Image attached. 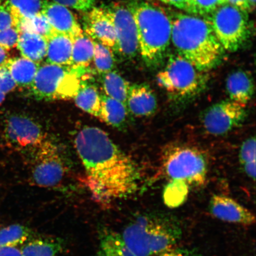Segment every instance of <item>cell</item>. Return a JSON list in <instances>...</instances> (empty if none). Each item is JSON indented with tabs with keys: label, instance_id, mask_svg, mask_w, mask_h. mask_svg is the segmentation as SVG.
<instances>
[{
	"label": "cell",
	"instance_id": "cell-20",
	"mask_svg": "<svg viewBox=\"0 0 256 256\" xmlns=\"http://www.w3.org/2000/svg\"><path fill=\"white\" fill-rule=\"evenodd\" d=\"M101 110L99 119L114 128L126 126L130 112L126 105L106 94L101 95Z\"/></svg>",
	"mask_w": 256,
	"mask_h": 256
},
{
	"label": "cell",
	"instance_id": "cell-42",
	"mask_svg": "<svg viewBox=\"0 0 256 256\" xmlns=\"http://www.w3.org/2000/svg\"><path fill=\"white\" fill-rule=\"evenodd\" d=\"M8 51L0 46V67L5 66L8 60Z\"/></svg>",
	"mask_w": 256,
	"mask_h": 256
},
{
	"label": "cell",
	"instance_id": "cell-18",
	"mask_svg": "<svg viewBox=\"0 0 256 256\" xmlns=\"http://www.w3.org/2000/svg\"><path fill=\"white\" fill-rule=\"evenodd\" d=\"M65 242L52 236H31L20 249L22 256H62L65 251Z\"/></svg>",
	"mask_w": 256,
	"mask_h": 256
},
{
	"label": "cell",
	"instance_id": "cell-7",
	"mask_svg": "<svg viewBox=\"0 0 256 256\" xmlns=\"http://www.w3.org/2000/svg\"><path fill=\"white\" fill-rule=\"evenodd\" d=\"M162 165L171 180L184 181L190 186H199L206 181L207 160L194 147L176 144L168 146L162 152Z\"/></svg>",
	"mask_w": 256,
	"mask_h": 256
},
{
	"label": "cell",
	"instance_id": "cell-46",
	"mask_svg": "<svg viewBox=\"0 0 256 256\" xmlns=\"http://www.w3.org/2000/svg\"><path fill=\"white\" fill-rule=\"evenodd\" d=\"M2 2V0H0V4H1Z\"/></svg>",
	"mask_w": 256,
	"mask_h": 256
},
{
	"label": "cell",
	"instance_id": "cell-44",
	"mask_svg": "<svg viewBox=\"0 0 256 256\" xmlns=\"http://www.w3.org/2000/svg\"><path fill=\"white\" fill-rule=\"evenodd\" d=\"M248 2L252 10H254L255 8L256 0H248Z\"/></svg>",
	"mask_w": 256,
	"mask_h": 256
},
{
	"label": "cell",
	"instance_id": "cell-33",
	"mask_svg": "<svg viewBox=\"0 0 256 256\" xmlns=\"http://www.w3.org/2000/svg\"><path fill=\"white\" fill-rule=\"evenodd\" d=\"M256 138H249L243 142L239 153L240 162L242 167L249 164H256Z\"/></svg>",
	"mask_w": 256,
	"mask_h": 256
},
{
	"label": "cell",
	"instance_id": "cell-23",
	"mask_svg": "<svg viewBox=\"0 0 256 256\" xmlns=\"http://www.w3.org/2000/svg\"><path fill=\"white\" fill-rule=\"evenodd\" d=\"M98 256H136L124 242L121 235L110 229L101 230Z\"/></svg>",
	"mask_w": 256,
	"mask_h": 256
},
{
	"label": "cell",
	"instance_id": "cell-15",
	"mask_svg": "<svg viewBox=\"0 0 256 256\" xmlns=\"http://www.w3.org/2000/svg\"><path fill=\"white\" fill-rule=\"evenodd\" d=\"M86 20V31L92 39L108 47L114 48L116 32L106 9L92 8Z\"/></svg>",
	"mask_w": 256,
	"mask_h": 256
},
{
	"label": "cell",
	"instance_id": "cell-27",
	"mask_svg": "<svg viewBox=\"0 0 256 256\" xmlns=\"http://www.w3.org/2000/svg\"><path fill=\"white\" fill-rule=\"evenodd\" d=\"M32 236L28 226L12 224L0 229V248H16L24 244Z\"/></svg>",
	"mask_w": 256,
	"mask_h": 256
},
{
	"label": "cell",
	"instance_id": "cell-1",
	"mask_svg": "<svg viewBox=\"0 0 256 256\" xmlns=\"http://www.w3.org/2000/svg\"><path fill=\"white\" fill-rule=\"evenodd\" d=\"M88 186L96 198L110 202L132 194L140 174L136 163L98 127L82 128L74 138Z\"/></svg>",
	"mask_w": 256,
	"mask_h": 256
},
{
	"label": "cell",
	"instance_id": "cell-8",
	"mask_svg": "<svg viewBox=\"0 0 256 256\" xmlns=\"http://www.w3.org/2000/svg\"><path fill=\"white\" fill-rule=\"evenodd\" d=\"M208 20L224 50L236 52L250 34L248 12L226 3L211 12Z\"/></svg>",
	"mask_w": 256,
	"mask_h": 256
},
{
	"label": "cell",
	"instance_id": "cell-29",
	"mask_svg": "<svg viewBox=\"0 0 256 256\" xmlns=\"http://www.w3.org/2000/svg\"><path fill=\"white\" fill-rule=\"evenodd\" d=\"M190 187L184 181L171 180L163 192V200L166 206L170 208L181 206L187 200Z\"/></svg>",
	"mask_w": 256,
	"mask_h": 256
},
{
	"label": "cell",
	"instance_id": "cell-13",
	"mask_svg": "<svg viewBox=\"0 0 256 256\" xmlns=\"http://www.w3.org/2000/svg\"><path fill=\"white\" fill-rule=\"evenodd\" d=\"M210 213L222 222L251 226L256 223V217L247 208L238 201L224 195L214 194L209 203Z\"/></svg>",
	"mask_w": 256,
	"mask_h": 256
},
{
	"label": "cell",
	"instance_id": "cell-32",
	"mask_svg": "<svg viewBox=\"0 0 256 256\" xmlns=\"http://www.w3.org/2000/svg\"><path fill=\"white\" fill-rule=\"evenodd\" d=\"M220 5V0H186L185 11L192 14L209 15Z\"/></svg>",
	"mask_w": 256,
	"mask_h": 256
},
{
	"label": "cell",
	"instance_id": "cell-26",
	"mask_svg": "<svg viewBox=\"0 0 256 256\" xmlns=\"http://www.w3.org/2000/svg\"><path fill=\"white\" fill-rule=\"evenodd\" d=\"M102 75V84L105 94L126 104L130 83L113 70Z\"/></svg>",
	"mask_w": 256,
	"mask_h": 256
},
{
	"label": "cell",
	"instance_id": "cell-5",
	"mask_svg": "<svg viewBox=\"0 0 256 256\" xmlns=\"http://www.w3.org/2000/svg\"><path fill=\"white\" fill-rule=\"evenodd\" d=\"M86 68L48 63L38 68L30 88L32 94L38 100L74 98L86 79Z\"/></svg>",
	"mask_w": 256,
	"mask_h": 256
},
{
	"label": "cell",
	"instance_id": "cell-9",
	"mask_svg": "<svg viewBox=\"0 0 256 256\" xmlns=\"http://www.w3.org/2000/svg\"><path fill=\"white\" fill-rule=\"evenodd\" d=\"M31 152L34 183L46 188L59 184L65 176L66 168L56 144L46 138Z\"/></svg>",
	"mask_w": 256,
	"mask_h": 256
},
{
	"label": "cell",
	"instance_id": "cell-21",
	"mask_svg": "<svg viewBox=\"0 0 256 256\" xmlns=\"http://www.w3.org/2000/svg\"><path fill=\"white\" fill-rule=\"evenodd\" d=\"M17 46L22 57L34 62L38 63L46 57L47 40L40 34L20 32Z\"/></svg>",
	"mask_w": 256,
	"mask_h": 256
},
{
	"label": "cell",
	"instance_id": "cell-10",
	"mask_svg": "<svg viewBox=\"0 0 256 256\" xmlns=\"http://www.w3.org/2000/svg\"><path fill=\"white\" fill-rule=\"evenodd\" d=\"M6 142L18 151L32 152L46 138L42 128L30 116L12 114L6 118L4 126Z\"/></svg>",
	"mask_w": 256,
	"mask_h": 256
},
{
	"label": "cell",
	"instance_id": "cell-35",
	"mask_svg": "<svg viewBox=\"0 0 256 256\" xmlns=\"http://www.w3.org/2000/svg\"><path fill=\"white\" fill-rule=\"evenodd\" d=\"M16 86L8 66L5 65L0 67V92L7 94L14 90Z\"/></svg>",
	"mask_w": 256,
	"mask_h": 256
},
{
	"label": "cell",
	"instance_id": "cell-17",
	"mask_svg": "<svg viewBox=\"0 0 256 256\" xmlns=\"http://www.w3.org/2000/svg\"><path fill=\"white\" fill-rule=\"evenodd\" d=\"M226 90L230 100L246 107L254 94V84L251 74L238 70L228 76L226 80Z\"/></svg>",
	"mask_w": 256,
	"mask_h": 256
},
{
	"label": "cell",
	"instance_id": "cell-40",
	"mask_svg": "<svg viewBox=\"0 0 256 256\" xmlns=\"http://www.w3.org/2000/svg\"><path fill=\"white\" fill-rule=\"evenodd\" d=\"M0 256H22L17 248H0Z\"/></svg>",
	"mask_w": 256,
	"mask_h": 256
},
{
	"label": "cell",
	"instance_id": "cell-37",
	"mask_svg": "<svg viewBox=\"0 0 256 256\" xmlns=\"http://www.w3.org/2000/svg\"><path fill=\"white\" fill-rule=\"evenodd\" d=\"M15 27L14 17L7 2L0 4V31Z\"/></svg>",
	"mask_w": 256,
	"mask_h": 256
},
{
	"label": "cell",
	"instance_id": "cell-45",
	"mask_svg": "<svg viewBox=\"0 0 256 256\" xmlns=\"http://www.w3.org/2000/svg\"><path fill=\"white\" fill-rule=\"evenodd\" d=\"M226 0H220V5L226 4Z\"/></svg>",
	"mask_w": 256,
	"mask_h": 256
},
{
	"label": "cell",
	"instance_id": "cell-39",
	"mask_svg": "<svg viewBox=\"0 0 256 256\" xmlns=\"http://www.w3.org/2000/svg\"><path fill=\"white\" fill-rule=\"evenodd\" d=\"M226 3L242 10V11L248 12L252 10L248 0H226Z\"/></svg>",
	"mask_w": 256,
	"mask_h": 256
},
{
	"label": "cell",
	"instance_id": "cell-11",
	"mask_svg": "<svg viewBox=\"0 0 256 256\" xmlns=\"http://www.w3.org/2000/svg\"><path fill=\"white\" fill-rule=\"evenodd\" d=\"M246 117V107L228 99L207 108L202 116V122L208 134L220 136L241 126Z\"/></svg>",
	"mask_w": 256,
	"mask_h": 256
},
{
	"label": "cell",
	"instance_id": "cell-28",
	"mask_svg": "<svg viewBox=\"0 0 256 256\" xmlns=\"http://www.w3.org/2000/svg\"><path fill=\"white\" fill-rule=\"evenodd\" d=\"M6 2L14 17L15 28L22 20L39 14L43 4L41 0H8Z\"/></svg>",
	"mask_w": 256,
	"mask_h": 256
},
{
	"label": "cell",
	"instance_id": "cell-30",
	"mask_svg": "<svg viewBox=\"0 0 256 256\" xmlns=\"http://www.w3.org/2000/svg\"><path fill=\"white\" fill-rule=\"evenodd\" d=\"M16 28L19 32H28L36 34L46 38V40L54 32L49 22L41 12L33 17L24 19L20 22Z\"/></svg>",
	"mask_w": 256,
	"mask_h": 256
},
{
	"label": "cell",
	"instance_id": "cell-14",
	"mask_svg": "<svg viewBox=\"0 0 256 256\" xmlns=\"http://www.w3.org/2000/svg\"><path fill=\"white\" fill-rule=\"evenodd\" d=\"M41 12L56 33L66 35L72 40L83 33L74 16L65 6L53 2H44Z\"/></svg>",
	"mask_w": 256,
	"mask_h": 256
},
{
	"label": "cell",
	"instance_id": "cell-34",
	"mask_svg": "<svg viewBox=\"0 0 256 256\" xmlns=\"http://www.w3.org/2000/svg\"><path fill=\"white\" fill-rule=\"evenodd\" d=\"M20 32L18 28L12 27L0 31V46L8 51L17 46Z\"/></svg>",
	"mask_w": 256,
	"mask_h": 256
},
{
	"label": "cell",
	"instance_id": "cell-24",
	"mask_svg": "<svg viewBox=\"0 0 256 256\" xmlns=\"http://www.w3.org/2000/svg\"><path fill=\"white\" fill-rule=\"evenodd\" d=\"M74 99L81 110L98 118L101 110V95L97 87L88 82L87 78L83 80L78 94Z\"/></svg>",
	"mask_w": 256,
	"mask_h": 256
},
{
	"label": "cell",
	"instance_id": "cell-38",
	"mask_svg": "<svg viewBox=\"0 0 256 256\" xmlns=\"http://www.w3.org/2000/svg\"><path fill=\"white\" fill-rule=\"evenodd\" d=\"M154 256H201V255L194 249L172 248Z\"/></svg>",
	"mask_w": 256,
	"mask_h": 256
},
{
	"label": "cell",
	"instance_id": "cell-6",
	"mask_svg": "<svg viewBox=\"0 0 256 256\" xmlns=\"http://www.w3.org/2000/svg\"><path fill=\"white\" fill-rule=\"evenodd\" d=\"M199 70L184 58L170 56L167 65L158 76V84L170 98L179 103L192 100L206 88V80Z\"/></svg>",
	"mask_w": 256,
	"mask_h": 256
},
{
	"label": "cell",
	"instance_id": "cell-25",
	"mask_svg": "<svg viewBox=\"0 0 256 256\" xmlns=\"http://www.w3.org/2000/svg\"><path fill=\"white\" fill-rule=\"evenodd\" d=\"M94 42L82 34L73 40L72 66L86 68L94 59Z\"/></svg>",
	"mask_w": 256,
	"mask_h": 256
},
{
	"label": "cell",
	"instance_id": "cell-4",
	"mask_svg": "<svg viewBox=\"0 0 256 256\" xmlns=\"http://www.w3.org/2000/svg\"><path fill=\"white\" fill-rule=\"evenodd\" d=\"M130 10L136 22L139 50L144 62L148 66H158L170 43V18L161 8L148 2L136 3Z\"/></svg>",
	"mask_w": 256,
	"mask_h": 256
},
{
	"label": "cell",
	"instance_id": "cell-12",
	"mask_svg": "<svg viewBox=\"0 0 256 256\" xmlns=\"http://www.w3.org/2000/svg\"><path fill=\"white\" fill-rule=\"evenodd\" d=\"M107 10L116 32L114 50L127 59L132 58L139 50L136 22L132 12L129 8L120 5L112 6Z\"/></svg>",
	"mask_w": 256,
	"mask_h": 256
},
{
	"label": "cell",
	"instance_id": "cell-41",
	"mask_svg": "<svg viewBox=\"0 0 256 256\" xmlns=\"http://www.w3.org/2000/svg\"><path fill=\"white\" fill-rule=\"evenodd\" d=\"M160 1L184 10L186 5V0H160Z\"/></svg>",
	"mask_w": 256,
	"mask_h": 256
},
{
	"label": "cell",
	"instance_id": "cell-43",
	"mask_svg": "<svg viewBox=\"0 0 256 256\" xmlns=\"http://www.w3.org/2000/svg\"><path fill=\"white\" fill-rule=\"evenodd\" d=\"M6 94H3L2 92H0V106H1L3 102H4L6 98Z\"/></svg>",
	"mask_w": 256,
	"mask_h": 256
},
{
	"label": "cell",
	"instance_id": "cell-31",
	"mask_svg": "<svg viewBox=\"0 0 256 256\" xmlns=\"http://www.w3.org/2000/svg\"><path fill=\"white\" fill-rule=\"evenodd\" d=\"M92 60L94 62L96 71L101 74L114 70L115 62L111 48L98 42H94V51Z\"/></svg>",
	"mask_w": 256,
	"mask_h": 256
},
{
	"label": "cell",
	"instance_id": "cell-19",
	"mask_svg": "<svg viewBox=\"0 0 256 256\" xmlns=\"http://www.w3.org/2000/svg\"><path fill=\"white\" fill-rule=\"evenodd\" d=\"M73 40L66 35L54 33L47 40L46 57L48 64L72 66Z\"/></svg>",
	"mask_w": 256,
	"mask_h": 256
},
{
	"label": "cell",
	"instance_id": "cell-22",
	"mask_svg": "<svg viewBox=\"0 0 256 256\" xmlns=\"http://www.w3.org/2000/svg\"><path fill=\"white\" fill-rule=\"evenodd\" d=\"M6 65L16 86L23 88H30L40 67L38 63L24 57L8 59Z\"/></svg>",
	"mask_w": 256,
	"mask_h": 256
},
{
	"label": "cell",
	"instance_id": "cell-3",
	"mask_svg": "<svg viewBox=\"0 0 256 256\" xmlns=\"http://www.w3.org/2000/svg\"><path fill=\"white\" fill-rule=\"evenodd\" d=\"M182 236L180 223L174 216L152 211L136 218L121 236L136 256H154L174 248Z\"/></svg>",
	"mask_w": 256,
	"mask_h": 256
},
{
	"label": "cell",
	"instance_id": "cell-36",
	"mask_svg": "<svg viewBox=\"0 0 256 256\" xmlns=\"http://www.w3.org/2000/svg\"><path fill=\"white\" fill-rule=\"evenodd\" d=\"M53 2L83 12L91 9L94 4V0H53Z\"/></svg>",
	"mask_w": 256,
	"mask_h": 256
},
{
	"label": "cell",
	"instance_id": "cell-2",
	"mask_svg": "<svg viewBox=\"0 0 256 256\" xmlns=\"http://www.w3.org/2000/svg\"><path fill=\"white\" fill-rule=\"evenodd\" d=\"M170 18L171 40L178 55L200 72L208 71L218 65L224 49L209 20L182 12H174Z\"/></svg>",
	"mask_w": 256,
	"mask_h": 256
},
{
	"label": "cell",
	"instance_id": "cell-16",
	"mask_svg": "<svg viewBox=\"0 0 256 256\" xmlns=\"http://www.w3.org/2000/svg\"><path fill=\"white\" fill-rule=\"evenodd\" d=\"M126 107L130 113L137 117H146L154 114L158 108V99L148 86L130 85L128 91Z\"/></svg>",
	"mask_w": 256,
	"mask_h": 256
}]
</instances>
